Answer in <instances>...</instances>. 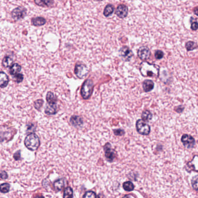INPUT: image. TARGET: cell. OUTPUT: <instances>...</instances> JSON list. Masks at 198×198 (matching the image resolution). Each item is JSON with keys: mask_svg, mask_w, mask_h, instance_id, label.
I'll return each mask as SVG.
<instances>
[{"mask_svg": "<svg viewBox=\"0 0 198 198\" xmlns=\"http://www.w3.org/2000/svg\"><path fill=\"white\" fill-rule=\"evenodd\" d=\"M140 73L143 76H158L159 73V67L154 64L144 62L140 64Z\"/></svg>", "mask_w": 198, "mask_h": 198, "instance_id": "1", "label": "cell"}, {"mask_svg": "<svg viewBox=\"0 0 198 198\" xmlns=\"http://www.w3.org/2000/svg\"><path fill=\"white\" fill-rule=\"evenodd\" d=\"M24 143L27 148L34 151L39 148L40 146V140L39 137L36 134L30 133L26 137Z\"/></svg>", "mask_w": 198, "mask_h": 198, "instance_id": "2", "label": "cell"}, {"mask_svg": "<svg viewBox=\"0 0 198 198\" xmlns=\"http://www.w3.org/2000/svg\"><path fill=\"white\" fill-rule=\"evenodd\" d=\"M16 130L15 129L6 125L0 126V142L10 140L13 139Z\"/></svg>", "mask_w": 198, "mask_h": 198, "instance_id": "3", "label": "cell"}, {"mask_svg": "<svg viewBox=\"0 0 198 198\" xmlns=\"http://www.w3.org/2000/svg\"><path fill=\"white\" fill-rule=\"evenodd\" d=\"M93 82L90 78L87 79L83 82L81 89V94L83 99L87 100L91 98L93 91Z\"/></svg>", "mask_w": 198, "mask_h": 198, "instance_id": "4", "label": "cell"}, {"mask_svg": "<svg viewBox=\"0 0 198 198\" xmlns=\"http://www.w3.org/2000/svg\"><path fill=\"white\" fill-rule=\"evenodd\" d=\"M74 71L75 74L78 78L83 79L88 74L89 70L86 65L82 63H77L75 67Z\"/></svg>", "mask_w": 198, "mask_h": 198, "instance_id": "5", "label": "cell"}, {"mask_svg": "<svg viewBox=\"0 0 198 198\" xmlns=\"http://www.w3.org/2000/svg\"><path fill=\"white\" fill-rule=\"evenodd\" d=\"M136 129L137 132L142 135H148L151 131V128L149 125L146 122H144L142 120L139 119L136 122Z\"/></svg>", "mask_w": 198, "mask_h": 198, "instance_id": "6", "label": "cell"}, {"mask_svg": "<svg viewBox=\"0 0 198 198\" xmlns=\"http://www.w3.org/2000/svg\"><path fill=\"white\" fill-rule=\"evenodd\" d=\"M104 151L105 153V157L108 162H112L116 158V152L111 148V144L107 142L104 146Z\"/></svg>", "mask_w": 198, "mask_h": 198, "instance_id": "7", "label": "cell"}, {"mask_svg": "<svg viewBox=\"0 0 198 198\" xmlns=\"http://www.w3.org/2000/svg\"><path fill=\"white\" fill-rule=\"evenodd\" d=\"M27 10L25 8L19 7L14 9L11 12V16L14 20H19L23 19L26 15Z\"/></svg>", "mask_w": 198, "mask_h": 198, "instance_id": "8", "label": "cell"}, {"mask_svg": "<svg viewBox=\"0 0 198 198\" xmlns=\"http://www.w3.org/2000/svg\"><path fill=\"white\" fill-rule=\"evenodd\" d=\"M185 169L188 172H191L192 171L198 172V155H195L192 160L187 164Z\"/></svg>", "mask_w": 198, "mask_h": 198, "instance_id": "9", "label": "cell"}, {"mask_svg": "<svg viewBox=\"0 0 198 198\" xmlns=\"http://www.w3.org/2000/svg\"><path fill=\"white\" fill-rule=\"evenodd\" d=\"M182 141L184 147L187 148H194L195 144V139L188 134H184L182 136Z\"/></svg>", "mask_w": 198, "mask_h": 198, "instance_id": "10", "label": "cell"}, {"mask_svg": "<svg viewBox=\"0 0 198 198\" xmlns=\"http://www.w3.org/2000/svg\"><path fill=\"white\" fill-rule=\"evenodd\" d=\"M119 55L125 61H130L133 56V52L128 46H123L119 50Z\"/></svg>", "mask_w": 198, "mask_h": 198, "instance_id": "11", "label": "cell"}, {"mask_svg": "<svg viewBox=\"0 0 198 198\" xmlns=\"http://www.w3.org/2000/svg\"><path fill=\"white\" fill-rule=\"evenodd\" d=\"M137 55L141 60H146L149 58L151 55V52L148 47L143 46L140 47L138 50Z\"/></svg>", "mask_w": 198, "mask_h": 198, "instance_id": "12", "label": "cell"}, {"mask_svg": "<svg viewBox=\"0 0 198 198\" xmlns=\"http://www.w3.org/2000/svg\"><path fill=\"white\" fill-rule=\"evenodd\" d=\"M128 7L123 4L119 5L116 9V15L120 18L126 17L128 15Z\"/></svg>", "mask_w": 198, "mask_h": 198, "instance_id": "13", "label": "cell"}, {"mask_svg": "<svg viewBox=\"0 0 198 198\" xmlns=\"http://www.w3.org/2000/svg\"><path fill=\"white\" fill-rule=\"evenodd\" d=\"M70 121L71 124L74 127H81L83 124L82 118L80 116H72L70 118Z\"/></svg>", "mask_w": 198, "mask_h": 198, "instance_id": "14", "label": "cell"}, {"mask_svg": "<svg viewBox=\"0 0 198 198\" xmlns=\"http://www.w3.org/2000/svg\"><path fill=\"white\" fill-rule=\"evenodd\" d=\"M45 112L48 116L55 115L58 112L57 104H48L45 109Z\"/></svg>", "mask_w": 198, "mask_h": 198, "instance_id": "15", "label": "cell"}, {"mask_svg": "<svg viewBox=\"0 0 198 198\" xmlns=\"http://www.w3.org/2000/svg\"><path fill=\"white\" fill-rule=\"evenodd\" d=\"M9 82L8 76L3 71H0V87L4 88L7 86Z\"/></svg>", "mask_w": 198, "mask_h": 198, "instance_id": "16", "label": "cell"}, {"mask_svg": "<svg viewBox=\"0 0 198 198\" xmlns=\"http://www.w3.org/2000/svg\"><path fill=\"white\" fill-rule=\"evenodd\" d=\"M142 88L146 92H148L152 91L154 88V83L149 80H147L142 83Z\"/></svg>", "mask_w": 198, "mask_h": 198, "instance_id": "17", "label": "cell"}, {"mask_svg": "<svg viewBox=\"0 0 198 198\" xmlns=\"http://www.w3.org/2000/svg\"><path fill=\"white\" fill-rule=\"evenodd\" d=\"M32 23L34 26H41L46 23V20L42 17H34L32 19Z\"/></svg>", "mask_w": 198, "mask_h": 198, "instance_id": "18", "label": "cell"}, {"mask_svg": "<svg viewBox=\"0 0 198 198\" xmlns=\"http://www.w3.org/2000/svg\"><path fill=\"white\" fill-rule=\"evenodd\" d=\"M46 99L48 102V104H56V103H57L58 99H57L56 96L54 94V93H53L51 92H48L46 96Z\"/></svg>", "mask_w": 198, "mask_h": 198, "instance_id": "19", "label": "cell"}, {"mask_svg": "<svg viewBox=\"0 0 198 198\" xmlns=\"http://www.w3.org/2000/svg\"><path fill=\"white\" fill-rule=\"evenodd\" d=\"M22 70V67L17 63H14L12 66H10V74L12 75H15L19 74Z\"/></svg>", "mask_w": 198, "mask_h": 198, "instance_id": "20", "label": "cell"}, {"mask_svg": "<svg viewBox=\"0 0 198 198\" xmlns=\"http://www.w3.org/2000/svg\"><path fill=\"white\" fill-rule=\"evenodd\" d=\"M13 63H14V60L12 58H10L9 56H6L2 60V65L5 68H8L12 66L13 64Z\"/></svg>", "mask_w": 198, "mask_h": 198, "instance_id": "21", "label": "cell"}, {"mask_svg": "<svg viewBox=\"0 0 198 198\" xmlns=\"http://www.w3.org/2000/svg\"><path fill=\"white\" fill-rule=\"evenodd\" d=\"M64 185V182L63 179H59L54 182L53 187L55 190L57 191H60L62 190Z\"/></svg>", "mask_w": 198, "mask_h": 198, "instance_id": "22", "label": "cell"}, {"mask_svg": "<svg viewBox=\"0 0 198 198\" xmlns=\"http://www.w3.org/2000/svg\"><path fill=\"white\" fill-rule=\"evenodd\" d=\"M114 10V6L111 4H108L106 7V8L104 10V12H103L104 15L106 17L109 16L112 14Z\"/></svg>", "mask_w": 198, "mask_h": 198, "instance_id": "23", "label": "cell"}, {"mask_svg": "<svg viewBox=\"0 0 198 198\" xmlns=\"http://www.w3.org/2000/svg\"><path fill=\"white\" fill-rule=\"evenodd\" d=\"M141 118L143 121L148 122L150 120H151L152 118V114L149 110H145L142 113Z\"/></svg>", "mask_w": 198, "mask_h": 198, "instance_id": "24", "label": "cell"}, {"mask_svg": "<svg viewBox=\"0 0 198 198\" xmlns=\"http://www.w3.org/2000/svg\"><path fill=\"white\" fill-rule=\"evenodd\" d=\"M73 190L68 187H67L64 191L63 198H73Z\"/></svg>", "mask_w": 198, "mask_h": 198, "instance_id": "25", "label": "cell"}, {"mask_svg": "<svg viewBox=\"0 0 198 198\" xmlns=\"http://www.w3.org/2000/svg\"><path fill=\"white\" fill-rule=\"evenodd\" d=\"M123 188L126 191H132L134 188V185L131 182H124L123 184Z\"/></svg>", "mask_w": 198, "mask_h": 198, "instance_id": "26", "label": "cell"}, {"mask_svg": "<svg viewBox=\"0 0 198 198\" xmlns=\"http://www.w3.org/2000/svg\"><path fill=\"white\" fill-rule=\"evenodd\" d=\"M185 47L188 51H190V50H192L197 48L198 45L194 42L188 41L186 43Z\"/></svg>", "mask_w": 198, "mask_h": 198, "instance_id": "27", "label": "cell"}, {"mask_svg": "<svg viewBox=\"0 0 198 198\" xmlns=\"http://www.w3.org/2000/svg\"><path fill=\"white\" fill-rule=\"evenodd\" d=\"M10 185L8 183H3L0 185V192L4 194L7 193L9 191Z\"/></svg>", "mask_w": 198, "mask_h": 198, "instance_id": "28", "label": "cell"}, {"mask_svg": "<svg viewBox=\"0 0 198 198\" xmlns=\"http://www.w3.org/2000/svg\"><path fill=\"white\" fill-rule=\"evenodd\" d=\"M191 184L193 189L198 192V176L192 178Z\"/></svg>", "mask_w": 198, "mask_h": 198, "instance_id": "29", "label": "cell"}, {"mask_svg": "<svg viewBox=\"0 0 198 198\" xmlns=\"http://www.w3.org/2000/svg\"><path fill=\"white\" fill-rule=\"evenodd\" d=\"M43 104H44V100H42V99H38V100L34 101V107L36 110H40L41 108L43 106Z\"/></svg>", "mask_w": 198, "mask_h": 198, "instance_id": "30", "label": "cell"}, {"mask_svg": "<svg viewBox=\"0 0 198 198\" xmlns=\"http://www.w3.org/2000/svg\"><path fill=\"white\" fill-rule=\"evenodd\" d=\"M13 78H14V80L16 82L20 83L23 81V80L24 79V76L22 74L19 73L15 75H14Z\"/></svg>", "mask_w": 198, "mask_h": 198, "instance_id": "31", "label": "cell"}, {"mask_svg": "<svg viewBox=\"0 0 198 198\" xmlns=\"http://www.w3.org/2000/svg\"><path fill=\"white\" fill-rule=\"evenodd\" d=\"M83 198H96V194L94 192L89 190L85 194Z\"/></svg>", "mask_w": 198, "mask_h": 198, "instance_id": "32", "label": "cell"}, {"mask_svg": "<svg viewBox=\"0 0 198 198\" xmlns=\"http://www.w3.org/2000/svg\"><path fill=\"white\" fill-rule=\"evenodd\" d=\"M164 56V53L162 50H158L155 53V57L157 59H161Z\"/></svg>", "mask_w": 198, "mask_h": 198, "instance_id": "33", "label": "cell"}, {"mask_svg": "<svg viewBox=\"0 0 198 198\" xmlns=\"http://www.w3.org/2000/svg\"><path fill=\"white\" fill-rule=\"evenodd\" d=\"M114 133L116 136H122L124 135V131L123 129H116L114 130Z\"/></svg>", "mask_w": 198, "mask_h": 198, "instance_id": "34", "label": "cell"}, {"mask_svg": "<svg viewBox=\"0 0 198 198\" xmlns=\"http://www.w3.org/2000/svg\"><path fill=\"white\" fill-rule=\"evenodd\" d=\"M34 2L37 5H39V6H41V7H46V6H47L46 3L43 0H34Z\"/></svg>", "mask_w": 198, "mask_h": 198, "instance_id": "35", "label": "cell"}, {"mask_svg": "<svg viewBox=\"0 0 198 198\" xmlns=\"http://www.w3.org/2000/svg\"><path fill=\"white\" fill-rule=\"evenodd\" d=\"M0 177L2 179H4V180H5L8 178V174L7 173L5 172V171H4V170H0Z\"/></svg>", "mask_w": 198, "mask_h": 198, "instance_id": "36", "label": "cell"}, {"mask_svg": "<svg viewBox=\"0 0 198 198\" xmlns=\"http://www.w3.org/2000/svg\"><path fill=\"white\" fill-rule=\"evenodd\" d=\"M35 130V128L33 124H28L27 127V132H34Z\"/></svg>", "mask_w": 198, "mask_h": 198, "instance_id": "37", "label": "cell"}, {"mask_svg": "<svg viewBox=\"0 0 198 198\" xmlns=\"http://www.w3.org/2000/svg\"><path fill=\"white\" fill-rule=\"evenodd\" d=\"M191 29L192 30H194V31H196V30H198V23L196 21L192 22V24H191Z\"/></svg>", "mask_w": 198, "mask_h": 198, "instance_id": "38", "label": "cell"}, {"mask_svg": "<svg viewBox=\"0 0 198 198\" xmlns=\"http://www.w3.org/2000/svg\"><path fill=\"white\" fill-rule=\"evenodd\" d=\"M14 158L16 160H18L20 159V151H17L16 152L14 155Z\"/></svg>", "mask_w": 198, "mask_h": 198, "instance_id": "39", "label": "cell"}, {"mask_svg": "<svg viewBox=\"0 0 198 198\" xmlns=\"http://www.w3.org/2000/svg\"><path fill=\"white\" fill-rule=\"evenodd\" d=\"M44 2L46 3L47 6H50L53 4V0H44Z\"/></svg>", "mask_w": 198, "mask_h": 198, "instance_id": "40", "label": "cell"}, {"mask_svg": "<svg viewBox=\"0 0 198 198\" xmlns=\"http://www.w3.org/2000/svg\"><path fill=\"white\" fill-rule=\"evenodd\" d=\"M194 13L195 14V15H197L198 16V7H195V8H194Z\"/></svg>", "mask_w": 198, "mask_h": 198, "instance_id": "41", "label": "cell"}, {"mask_svg": "<svg viewBox=\"0 0 198 198\" xmlns=\"http://www.w3.org/2000/svg\"><path fill=\"white\" fill-rule=\"evenodd\" d=\"M122 198H130V195H125Z\"/></svg>", "mask_w": 198, "mask_h": 198, "instance_id": "42", "label": "cell"}, {"mask_svg": "<svg viewBox=\"0 0 198 198\" xmlns=\"http://www.w3.org/2000/svg\"><path fill=\"white\" fill-rule=\"evenodd\" d=\"M34 198H45L44 196H37L35 197H34Z\"/></svg>", "mask_w": 198, "mask_h": 198, "instance_id": "43", "label": "cell"}, {"mask_svg": "<svg viewBox=\"0 0 198 198\" xmlns=\"http://www.w3.org/2000/svg\"><path fill=\"white\" fill-rule=\"evenodd\" d=\"M103 198V196L102 195H101V194H100V195H98V198Z\"/></svg>", "mask_w": 198, "mask_h": 198, "instance_id": "44", "label": "cell"}, {"mask_svg": "<svg viewBox=\"0 0 198 198\" xmlns=\"http://www.w3.org/2000/svg\"><path fill=\"white\" fill-rule=\"evenodd\" d=\"M95 1H103V0H95Z\"/></svg>", "mask_w": 198, "mask_h": 198, "instance_id": "45", "label": "cell"}]
</instances>
